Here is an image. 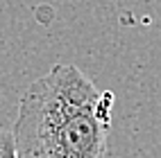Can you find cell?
I'll use <instances>...</instances> for the list:
<instances>
[{"label": "cell", "mask_w": 161, "mask_h": 158, "mask_svg": "<svg viewBox=\"0 0 161 158\" xmlns=\"http://www.w3.org/2000/svg\"><path fill=\"white\" fill-rule=\"evenodd\" d=\"M114 93L73 63H55L23 90L12 126L18 158H104Z\"/></svg>", "instance_id": "obj_1"}, {"label": "cell", "mask_w": 161, "mask_h": 158, "mask_svg": "<svg viewBox=\"0 0 161 158\" xmlns=\"http://www.w3.org/2000/svg\"><path fill=\"white\" fill-rule=\"evenodd\" d=\"M0 158H18L14 133L9 129H0Z\"/></svg>", "instance_id": "obj_2"}]
</instances>
